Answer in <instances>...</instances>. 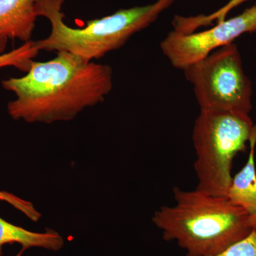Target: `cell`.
<instances>
[{
	"label": "cell",
	"mask_w": 256,
	"mask_h": 256,
	"mask_svg": "<svg viewBox=\"0 0 256 256\" xmlns=\"http://www.w3.org/2000/svg\"><path fill=\"white\" fill-rule=\"evenodd\" d=\"M112 79L109 66L58 52L48 62L32 60L24 76L2 80V86L16 96L8 105L13 119L50 124L73 120L104 102Z\"/></svg>",
	"instance_id": "6da1fadb"
},
{
	"label": "cell",
	"mask_w": 256,
	"mask_h": 256,
	"mask_svg": "<svg viewBox=\"0 0 256 256\" xmlns=\"http://www.w3.org/2000/svg\"><path fill=\"white\" fill-rule=\"evenodd\" d=\"M174 204L154 212L152 223L165 240L174 242L186 256H212L246 238L250 215L226 197L195 188H173Z\"/></svg>",
	"instance_id": "7a4b0ae2"
},
{
	"label": "cell",
	"mask_w": 256,
	"mask_h": 256,
	"mask_svg": "<svg viewBox=\"0 0 256 256\" xmlns=\"http://www.w3.org/2000/svg\"><path fill=\"white\" fill-rule=\"evenodd\" d=\"M175 1L156 0L152 4L119 10L89 20L85 28H76L64 22V0H35L37 16L46 18L50 24V34L36 44L40 52H67L87 60H99L154 23Z\"/></svg>",
	"instance_id": "3957f363"
},
{
	"label": "cell",
	"mask_w": 256,
	"mask_h": 256,
	"mask_svg": "<svg viewBox=\"0 0 256 256\" xmlns=\"http://www.w3.org/2000/svg\"><path fill=\"white\" fill-rule=\"evenodd\" d=\"M255 126L249 114L200 110L192 131L197 190L226 197L234 158L245 150Z\"/></svg>",
	"instance_id": "277c9868"
},
{
	"label": "cell",
	"mask_w": 256,
	"mask_h": 256,
	"mask_svg": "<svg viewBox=\"0 0 256 256\" xmlns=\"http://www.w3.org/2000/svg\"><path fill=\"white\" fill-rule=\"evenodd\" d=\"M183 72L193 86L200 110L250 114L252 84L236 44L220 47Z\"/></svg>",
	"instance_id": "5b68a950"
},
{
	"label": "cell",
	"mask_w": 256,
	"mask_h": 256,
	"mask_svg": "<svg viewBox=\"0 0 256 256\" xmlns=\"http://www.w3.org/2000/svg\"><path fill=\"white\" fill-rule=\"evenodd\" d=\"M254 32H256V4L204 31L190 34L172 31L160 46L172 66L183 70L220 47L234 43L244 34Z\"/></svg>",
	"instance_id": "8992f818"
},
{
	"label": "cell",
	"mask_w": 256,
	"mask_h": 256,
	"mask_svg": "<svg viewBox=\"0 0 256 256\" xmlns=\"http://www.w3.org/2000/svg\"><path fill=\"white\" fill-rule=\"evenodd\" d=\"M37 18L35 0H0V44L3 50L8 40L31 41Z\"/></svg>",
	"instance_id": "52a82bcc"
},
{
	"label": "cell",
	"mask_w": 256,
	"mask_h": 256,
	"mask_svg": "<svg viewBox=\"0 0 256 256\" xmlns=\"http://www.w3.org/2000/svg\"><path fill=\"white\" fill-rule=\"evenodd\" d=\"M249 144L250 152L246 163L232 178L226 198L234 204L242 207L252 216L256 214V124Z\"/></svg>",
	"instance_id": "ba28073f"
},
{
	"label": "cell",
	"mask_w": 256,
	"mask_h": 256,
	"mask_svg": "<svg viewBox=\"0 0 256 256\" xmlns=\"http://www.w3.org/2000/svg\"><path fill=\"white\" fill-rule=\"evenodd\" d=\"M18 244L22 246V254L31 248H42L46 250L58 252L63 248V237L54 230L48 229L44 233L32 232L9 223L0 218V256H2V248L6 244Z\"/></svg>",
	"instance_id": "9c48e42d"
},
{
	"label": "cell",
	"mask_w": 256,
	"mask_h": 256,
	"mask_svg": "<svg viewBox=\"0 0 256 256\" xmlns=\"http://www.w3.org/2000/svg\"><path fill=\"white\" fill-rule=\"evenodd\" d=\"M248 0H230L220 9L216 10L210 14H198L195 16H180L175 15L172 20L173 31L182 34H190L196 32L201 28L210 26L224 21L234 8H237Z\"/></svg>",
	"instance_id": "30bf717a"
},
{
	"label": "cell",
	"mask_w": 256,
	"mask_h": 256,
	"mask_svg": "<svg viewBox=\"0 0 256 256\" xmlns=\"http://www.w3.org/2000/svg\"><path fill=\"white\" fill-rule=\"evenodd\" d=\"M0 44V53L3 52ZM40 50L36 44V42H25L22 46L15 50L0 55V68L12 66L22 70L28 72L32 60L38 55Z\"/></svg>",
	"instance_id": "8fae6325"
},
{
	"label": "cell",
	"mask_w": 256,
	"mask_h": 256,
	"mask_svg": "<svg viewBox=\"0 0 256 256\" xmlns=\"http://www.w3.org/2000/svg\"><path fill=\"white\" fill-rule=\"evenodd\" d=\"M212 256H256V235L254 232L246 238L230 246L224 252Z\"/></svg>",
	"instance_id": "7c38bea8"
},
{
	"label": "cell",
	"mask_w": 256,
	"mask_h": 256,
	"mask_svg": "<svg viewBox=\"0 0 256 256\" xmlns=\"http://www.w3.org/2000/svg\"><path fill=\"white\" fill-rule=\"evenodd\" d=\"M0 200L12 205L15 208L21 210L25 215L28 216L32 220H37L40 218V214L34 208L31 203L24 201L12 194L6 192H0Z\"/></svg>",
	"instance_id": "4fadbf2b"
},
{
	"label": "cell",
	"mask_w": 256,
	"mask_h": 256,
	"mask_svg": "<svg viewBox=\"0 0 256 256\" xmlns=\"http://www.w3.org/2000/svg\"><path fill=\"white\" fill-rule=\"evenodd\" d=\"M250 226H252V232H254L256 235V214L255 215L250 216Z\"/></svg>",
	"instance_id": "5bb4252c"
}]
</instances>
